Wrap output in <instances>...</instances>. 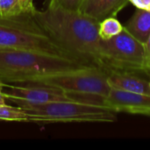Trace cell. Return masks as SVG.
Segmentation results:
<instances>
[{"mask_svg": "<svg viewBox=\"0 0 150 150\" xmlns=\"http://www.w3.org/2000/svg\"><path fill=\"white\" fill-rule=\"evenodd\" d=\"M33 17L72 59L85 66L100 67L98 20L80 11L49 5L45 11L35 10Z\"/></svg>", "mask_w": 150, "mask_h": 150, "instance_id": "1", "label": "cell"}, {"mask_svg": "<svg viewBox=\"0 0 150 150\" xmlns=\"http://www.w3.org/2000/svg\"><path fill=\"white\" fill-rule=\"evenodd\" d=\"M86 67L69 58L33 51L0 48V82L25 83L47 74Z\"/></svg>", "mask_w": 150, "mask_h": 150, "instance_id": "2", "label": "cell"}, {"mask_svg": "<svg viewBox=\"0 0 150 150\" xmlns=\"http://www.w3.org/2000/svg\"><path fill=\"white\" fill-rule=\"evenodd\" d=\"M0 48L33 51L74 60L31 13L0 17Z\"/></svg>", "mask_w": 150, "mask_h": 150, "instance_id": "3", "label": "cell"}, {"mask_svg": "<svg viewBox=\"0 0 150 150\" xmlns=\"http://www.w3.org/2000/svg\"><path fill=\"white\" fill-rule=\"evenodd\" d=\"M19 108L29 122L35 123L113 122L117 120L116 112L112 110L75 98Z\"/></svg>", "mask_w": 150, "mask_h": 150, "instance_id": "4", "label": "cell"}, {"mask_svg": "<svg viewBox=\"0 0 150 150\" xmlns=\"http://www.w3.org/2000/svg\"><path fill=\"white\" fill-rule=\"evenodd\" d=\"M109 72L96 66H86L36 76L25 83L60 89L69 94L106 96L112 89Z\"/></svg>", "mask_w": 150, "mask_h": 150, "instance_id": "5", "label": "cell"}, {"mask_svg": "<svg viewBox=\"0 0 150 150\" xmlns=\"http://www.w3.org/2000/svg\"><path fill=\"white\" fill-rule=\"evenodd\" d=\"M100 67L108 72L127 71L147 74L145 46L124 27L118 35L109 40H101Z\"/></svg>", "mask_w": 150, "mask_h": 150, "instance_id": "6", "label": "cell"}, {"mask_svg": "<svg viewBox=\"0 0 150 150\" xmlns=\"http://www.w3.org/2000/svg\"><path fill=\"white\" fill-rule=\"evenodd\" d=\"M2 85L7 88L6 91H4V98L16 104L18 107L42 105L73 98L70 94L60 89L45 85L33 84V86H16L7 83H2Z\"/></svg>", "mask_w": 150, "mask_h": 150, "instance_id": "7", "label": "cell"}, {"mask_svg": "<svg viewBox=\"0 0 150 150\" xmlns=\"http://www.w3.org/2000/svg\"><path fill=\"white\" fill-rule=\"evenodd\" d=\"M97 104L115 112L150 116V96L112 87L106 96H98Z\"/></svg>", "mask_w": 150, "mask_h": 150, "instance_id": "8", "label": "cell"}, {"mask_svg": "<svg viewBox=\"0 0 150 150\" xmlns=\"http://www.w3.org/2000/svg\"><path fill=\"white\" fill-rule=\"evenodd\" d=\"M128 3L129 0H83L79 11L100 22L115 17Z\"/></svg>", "mask_w": 150, "mask_h": 150, "instance_id": "9", "label": "cell"}, {"mask_svg": "<svg viewBox=\"0 0 150 150\" xmlns=\"http://www.w3.org/2000/svg\"><path fill=\"white\" fill-rule=\"evenodd\" d=\"M108 81L113 88L150 96V79L139 76L135 72L111 71Z\"/></svg>", "mask_w": 150, "mask_h": 150, "instance_id": "10", "label": "cell"}, {"mask_svg": "<svg viewBox=\"0 0 150 150\" xmlns=\"http://www.w3.org/2000/svg\"><path fill=\"white\" fill-rule=\"evenodd\" d=\"M124 27L136 40L145 44L150 35V11L137 9Z\"/></svg>", "mask_w": 150, "mask_h": 150, "instance_id": "11", "label": "cell"}, {"mask_svg": "<svg viewBox=\"0 0 150 150\" xmlns=\"http://www.w3.org/2000/svg\"><path fill=\"white\" fill-rule=\"evenodd\" d=\"M123 28L124 26L116 18L109 17L99 22L98 34L101 40H109L121 33Z\"/></svg>", "mask_w": 150, "mask_h": 150, "instance_id": "12", "label": "cell"}, {"mask_svg": "<svg viewBox=\"0 0 150 150\" xmlns=\"http://www.w3.org/2000/svg\"><path fill=\"white\" fill-rule=\"evenodd\" d=\"M0 120L29 122L25 113L19 108L7 105H0Z\"/></svg>", "mask_w": 150, "mask_h": 150, "instance_id": "13", "label": "cell"}, {"mask_svg": "<svg viewBox=\"0 0 150 150\" xmlns=\"http://www.w3.org/2000/svg\"><path fill=\"white\" fill-rule=\"evenodd\" d=\"M25 11L19 0H0V17L17 16Z\"/></svg>", "mask_w": 150, "mask_h": 150, "instance_id": "14", "label": "cell"}, {"mask_svg": "<svg viewBox=\"0 0 150 150\" xmlns=\"http://www.w3.org/2000/svg\"><path fill=\"white\" fill-rule=\"evenodd\" d=\"M83 0H50L49 6L60 7L71 11H79Z\"/></svg>", "mask_w": 150, "mask_h": 150, "instance_id": "15", "label": "cell"}, {"mask_svg": "<svg viewBox=\"0 0 150 150\" xmlns=\"http://www.w3.org/2000/svg\"><path fill=\"white\" fill-rule=\"evenodd\" d=\"M137 9H144L150 11V0H129Z\"/></svg>", "mask_w": 150, "mask_h": 150, "instance_id": "16", "label": "cell"}, {"mask_svg": "<svg viewBox=\"0 0 150 150\" xmlns=\"http://www.w3.org/2000/svg\"><path fill=\"white\" fill-rule=\"evenodd\" d=\"M19 1H20L25 12L33 14V12L36 10V8L34 7V4H33V0H19Z\"/></svg>", "mask_w": 150, "mask_h": 150, "instance_id": "17", "label": "cell"}, {"mask_svg": "<svg viewBox=\"0 0 150 150\" xmlns=\"http://www.w3.org/2000/svg\"><path fill=\"white\" fill-rule=\"evenodd\" d=\"M145 46V53H146V71L147 74L150 76V35L144 44Z\"/></svg>", "mask_w": 150, "mask_h": 150, "instance_id": "18", "label": "cell"}, {"mask_svg": "<svg viewBox=\"0 0 150 150\" xmlns=\"http://www.w3.org/2000/svg\"><path fill=\"white\" fill-rule=\"evenodd\" d=\"M5 100L6 98H4V87L2 85V82H0V105H7Z\"/></svg>", "mask_w": 150, "mask_h": 150, "instance_id": "19", "label": "cell"}]
</instances>
